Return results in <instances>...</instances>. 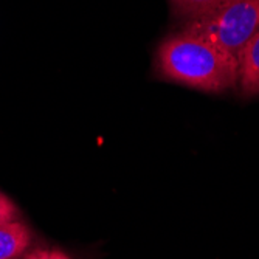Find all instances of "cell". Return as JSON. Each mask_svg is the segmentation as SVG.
<instances>
[{
    "instance_id": "1",
    "label": "cell",
    "mask_w": 259,
    "mask_h": 259,
    "mask_svg": "<svg viewBox=\"0 0 259 259\" xmlns=\"http://www.w3.org/2000/svg\"><path fill=\"white\" fill-rule=\"evenodd\" d=\"M155 75L163 81L216 93L238 84V59L180 30L158 45Z\"/></svg>"
},
{
    "instance_id": "2",
    "label": "cell",
    "mask_w": 259,
    "mask_h": 259,
    "mask_svg": "<svg viewBox=\"0 0 259 259\" xmlns=\"http://www.w3.org/2000/svg\"><path fill=\"white\" fill-rule=\"evenodd\" d=\"M182 31L213 44L238 59L245 44L259 31V0H225L214 11L185 22Z\"/></svg>"
},
{
    "instance_id": "3",
    "label": "cell",
    "mask_w": 259,
    "mask_h": 259,
    "mask_svg": "<svg viewBox=\"0 0 259 259\" xmlns=\"http://www.w3.org/2000/svg\"><path fill=\"white\" fill-rule=\"evenodd\" d=\"M238 82L244 95L253 97L259 93V31L238 56Z\"/></svg>"
},
{
    "instance_id": "4",
    "label": "cell",
    "mask_w": 259,
    "mask_h": 259,
    "mask_svg": "<svg viewBox=\"0 0 259 259\" xmlns=\"http://www.w3.org/2000/svg\"><path fill=\"white\" fill-rule=\"evenodd\" d=\"M33 244V231L22 221L0 225V259H20Z\"/></svg>"
},
{
    "instance_id": "5",
    "label": "cell",
    "mask_w": 259,
    "mask_h": 259,
    "mask_svg": "<svg viewBox=\"0 0 259 259\" xmlns=\"http://www.w3.org/2000/svg\"><path fill=\"white\" fill-rule=\"evenodd\" d=\"M169 2L177 19L190 22L214 11L225 0H169Z\"/></svg>"
},
{
    "instance_id": "6",
    "label": "cell",
    "mask_w": 259,
    "mask_h": 259,
    "mask_svg": "<svg viewBox=\"0 0 259 259\" xmlns=\"http://www.w3.org/2000/svg\"><path fill=\"white\" fill-rule=\"evenodd\" d=\"M20 218L22 213L17 208V205L7 194L0 191V225L20 221Z\"/></svg>"
},
{
    "instance_id": "7",
    "label": "cell",
    "mask_w": 259,
    "mask_h": 259,
    "mask_svg": "<svg viewBox=\"0 0 259 259\" xmlns=\"http://www.w3.org/2000/svg\"><path fill=\"white\" fill-rule=\"evenodd\" d=\"M20 259H72V257L59 248L39 247V248L28 250Z\"/></svg>"
}]
</instances>
